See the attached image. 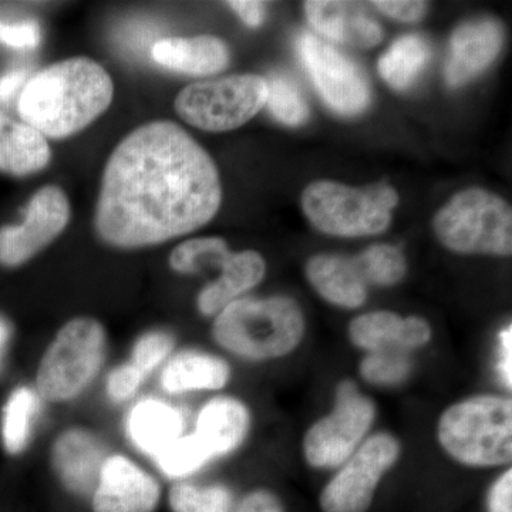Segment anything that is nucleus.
Listing matches in <instances>:
<instances>
[{
  "label": "nucleus",
  "mask_w": 512,
  "mask_h": 512,
  "mask_svg": "<svg viewBox=\"0 0 512 512\" xmlns=\"http://www.w3.org/2000/svg\"><path fill=\"white\" fill-rule=\"evenodd\" d=\"M221 201L210 154L173 121H153L128 134L107 161L94 225L114 247H148L204 227Z\"/></svg>",
  "instance_id": "nucleus-1"
},
{
  "label": "nucleus",
  "mask_w": 512,
  "mask_h": 512,
  "mask_svg": "<svg viewBox=\"0 0 512 512\" xmlns=\"http://www.w3.org/2000/svg\"><path fill=\"white\" fill-rule=\"evenodd\" d=\"M114 84L94 60L73 57L26 82L18 110L23 123L45 137L66 138L92 124L111 104Z\"/></svg>",
  "instance_id": "nucleus-2"
},
{
  "label": "nucleus",
  "mask_w": 512,
  "mask_h": 512,
  "mask_svg": "<svg viewBox=\"0 0 512 512\" xmlns=\"http://www.w3.org/2000/svg\"><path fill=\"white\" fill-rule=\"evenodd\" d=\"M436 440L460 466L476 470L510 466L511 397L480 393L450 404L437 419Z\"/></svg>",
  "instance_id": "nucleus-3"
},
{
  "label": "nucleus",
  "mask_w": 512,
  "mask_h": 512,
  "mask_svg": "<svg viewBox=\"0 0 512 512\" xmlns=\"http://www.w3.org/2000/svg\"><path fill=\"white\" fill-rule=\"evenodd\" d=\"M305 316L289 296L245 298L229 303L215 319L212 335L228 352L254 362L282 359L301 345Z\"/></svg>",
  "instance_id": "nucleus-4"
},
{
  "label": "nucleus",
  "mask_w": 512,
  "mask_h": 512,
  "mask_svg": "<svg viewBox=\"0 0 512 512\" xmlns=\"http://www.w3.org/2000/svg\"><path fill=\"white\" fill-rule=\"evenodd\" d=\"M301 204L303 214L323 234L369 237L389 228L399 195L386 184L353 188L322 180L305 188Z\"/></svg>",
  "instance_id": "nucleus-5"
},
{
  "label": "nucleus",
  "mask_w": 512,
  "mask_h": 512,
  "mask_svg": "<svg viewBox=\"0 0 512 512\" xmlns=\"http://www.w3.org/2000/svg\"><path fill=\"white\" fill-rule=\"evenodd\" d=\"M433 227L441 244L457 254L511 255V207L493 192H458L437 212Z\"/></svg>",
  "instance_id": "nucleus-6"
},
{
  "label": "nucleus",
  "mask_w": 512,
  "mask_h": 512,
  "mask_svg": "<svg viewBox=\"0 0 512 512\" xmlns=\"http://www.w3.org/2000/svg\"><path fill=\"white\" fill-rule=\"evenodd\" d=\"M106 335L97 320L74 319L53 340L40 363L37 390L49 402H63L83 392L99 373Z\"/></svg>",
  "instance_id": "nucleus-7"
},
{
  "label": "nucleus",
  "mask_w": 512,
  "mask_h": 512,
  "mask_svg": "<svg viewBox=\"0 0 512 512\" xmlns=\"http://www.w3.org/2000/svg\"><path fill=\"white\" fill-rule=\"evenodd\" d=\"M376 419V404L352 380L338 384L332 410L306 430L302 454L315 470H335L367 439Z\"/></svg>",
  "instance_id": "nucleus-8"
},
{
  "label": "nucleus",
  "mask_w": 512,
  "mask_h": 512,
  "mask_svg": "<svg viewBox=\"0 0 512 512\" xmlns=\"http://www.w3.org/2000/svg\"><path fill=\"white\" fill-rule=\"evenodd\" d=\"M268 84L256 74L190 84L178 94L174 107L192 127L229 131L244 126L266 104Z\"/></svg>",
  "instance_id": "nucleus-9"
},
{
  "label": "nucleus",
  "mask_w": 512,
  "mask_h": 512,
  "mask_svg": "<svg viewBox=\"0 0 512 512\" xmlns=\"http://www.w3.org/2000/svg\"><path fill=\"white\" fill-rule=\"evenodd\" d=\"M400 456L402 443L390 431L367 437L323 487L319 498L322 511L367 512L377 488Z\"/></svg>",
  "instance_id": "nucleus-10"
},
{
  "label": "nucleus",
  "mask_w": 512,
  "mask_h": 512,
  "mask_svg": "<svg viewBox=\"0 0 512 512\" xmlns=\"http://www.w3.org/2000/svg\"><path fill=\"white\" fill-rule=\"evenodd\" d=\"M296 49L323 101L342 116H357L370 103L369 82L352 60L311 33L296 40Z\"/></svg>",
  "instance_id": "nucleus-11"
},
{
  "label": "nucleus",
  "mask_w": 512,
  "mask_h": 512,
  "mask_svg": "<svg viewBox=\"0 0 512 512\" xmlns=\"http://www.w3.org/2000/svg\"><path fill=\"white\" fill-rule=\"evenodd\" d=\"M70 220L62 188L47 185L33 195L20 225L0 228V264L19 266L59 237Z\"/></svg>",
  "instance_id": "nucleus-12"
},
{
  "label": "nucleus",
  "mask_w": 512,
  "mask_h": 512,
  "mask_svg": "<svg viewBox=\"0 0 512 512\" xmlns=\"http://www.w3.org/2000/svg\"><path fill=\"white\" fill-rule=\"evenodd\" d=\"M348 338L365 353L402 350L410 353L426 348L433 339L430 323L420 316H400L390 311H373L356 316L348 326Z\"/></svg>",
  "instance_id": "nucleus-13"
},
{
  "label": "nucleus",
  "mask_w": 512,
  "mask_h": 512,
  "mask_svg": "<svg viewBox=\"0 0 512 512\" xmlns=\"http://www.w3.org/2000/svg\"><path fill=\"white\" fill-rule=\"evenodd\" d=\"M160 487L153 477L121 456L104 461L93 498L94 512H153Z\"/></svg>",
  "instance_id": "nucleus-14"
},
{
  "label": "nucleus",
  "mask_w": 512,
  "mask_h": 512,
  "mask_svg": "<svg viewBox=\"0 0 512 512\" xmlns=\"http://www.w3.org/2000/svg\"><path fill=\"white\" fill-rule=\"evenodd\" d=\"M503 43V28L493 19L471 20L458 26L451 36L444 69L448 86H463L483 73L500 55Z\"/></svg>",
  "instance_id": "nucleus-15"
},
{
  "label": "nucleus",
  "mask_w": 512,
  "mask_h": 512,
  "mask_svg": "<svg viewBox=\"0 0 512 512\" xmlns=\"http://www.w3.org/2000/svg\"><path fill=\"white\" fill-rule=\"evenodd\" d=\"M306 18L319 35L340 45L370 49L379 45L383 30L376 20L352 2H305Z\"/></svg>",
  "instance_id": "nucleus-16"
},
{
  "label": "nucleus",
  "mask_w": 512,
  "mask_h": 512,
  "mask_svg": "<svg viewBox=\"0 0 512 512\" xmlns=\"http://www.w3.org/2000/svg\"><path fill=\"white\" fill-rule=\"evenodd\" d=\"M154 62L188 76H210L227 69L229 50L214 36L168 37L151 47Z\"/></svg>",
  "instance_id": "nucleus-17"
},
{
  "label": "nucleus",
  "mask_w": 512,
  "mask_h": 512,
  "mask_svg": "<svg viewBox=\"0 0 512 512\" xmlns=\"http://www.w3.org/2000/svg\"><path fill=\"white\" fill-rule=\"evenodd\" d=\"M306 278L330 305L357 309L366 302L367 284L355 261L338 255H316L306 264Z\"/></svg>",
  "instance_id": "nucleus-18"
},
{
  "label": "nucleus",
  "mask_w": 512,
  "mask_h": 512,
  "mask_svg": "<svg viewBox=\"0 0 512 512\" xmlns=\"http://www.w3.org/2000/svg\"><path fill=\"white\" fill-rule=\"evenodd\" d=\"M221 276L202 289L198 309L205 316L217 315L242 293L261 284L266 274L265 259L258 252H229L220 266Z\"/></svg>",
  "instance_id": "nucleus-19"
},
{
  "label": "nucleus",
  "mask_w": 512,
  "mask_h": 512,
  "mask_svg": "<svg viewBox=\"0 0 512 512\" xmlns=\"http://www.w3.org/2000/svg\"><path fill=\"white\" fill-rule=\"evenodd\" d=\"M100 441L82 430H70L56 441L53 463L63 483L74 493H89L104 464Z\"/></svg>",
  "instance_id": "nucleus-20"
},
{
  "label": "nucleus",
  "mask_w": 512,
  "mask_h": 512,
  "mask_svg": "<svg viewBox=\"0 0 512 512\" xmlns=\"http://www.w3.org/2000/svg\"><path fill=\"white\" fill-rule=\"evenodd\" d=\"M251 414L247 406L232 397H217L202 407L195 434L212 457L227 456L247 437Z\"/></svg>",
  "instance_id": "nucleus-21"
},
{
  "label": "nucleus",
  "mask_w": 512,
  "mask_h": 512,
  "mask_svg": "<svg viewBox=\"0 0 512 512\" xmlns=\"http://www.w3.org/2000/svg\"><path fill=\"white\" fill-rule=\"evenodd\" d=\"M49 143L42 133L23 121L0 113V170L25 177L37 173L49 164Z\"/></svg>",
  "instance_id": "nucleus-22"
},
{
  "label": "nucleus",
  "mask_w": 512,
  "mask_h": 512,
  "mask_svg": "<svg viewBox=\"0 0 512 512\" xmlns=\"http://www.w3.org/2000/svg\"><path fill=\"white\" fill-rule=\"evenodd\" d=\"M183 426L181 414L157 400L138 403L131 410L127 424L131 441L143 453L154 457L181 437Z\"/></svg>",
  "instance_id": "nucleus-23"
},
{
  "label": "nucleus",
  "mask_w": 512,
  "mask_h": 512,
  "mask_svg": "<svg viewBox=\"0 0 512 512\" xmlns=\"http://www.w3.org/2000/svg\"><path fill=\"white\" fill-rule=\"evenodd\" d=\"M231 370L220 357L201 352H183L163 372L161 382L168 393L191 390H220L228 383Z\"/></svg>",
  "instance_id": "nucleus-24"
},
{
  "label": "nucleus",
  "mask_w": 512,
  "mask_h": 512,
  "mask_svg": "<svg viewBox=\"0 0 512 512\" xmlns=\"http://www.w3.org/2000/svg\"><path fill=\"white\" fill-rule=\"evenodd\" d=\"M430 46L423 37H400L379 60V73L394 90H406L430 59Z\"/></svg>",
  "instance_id": "nucleus-25"
},
{
  "label": "nucleus",
  "mask_w": 512,
  "mask_h": 512,
  "mask_svg": "<svg viewBox=\"0 0 512 512\" xmlns=\"http://www.w3.org/2000/svg\"><path fill=\"white\" fill-rule=\"evenodd\" d=\"M39 407V397L29 387L10 394L2 417V439L8 453L18 454L28 446Z\"/></svg>",
  "instance_id": "nucleus-26"
},
{
  "label": "nucleus",
  "mask_w": 512,
  "mask_h": 512,
  "mask_svg": "<svg viewBox=\"0 0 512 512\" xmlns=\"http://www.w3.org/2000/svg\"><path fill=\"white\" fill-rule=\"evenodd\" d=\"M353 261L367 285L393 286L402 282L407 272L406 256L394 245H373Z\"/></svg>",
  "instance_id": "nucleus-27"
},
{
  "label": "nucleus",
  "mask_w": 512,
  "mask_h": 512,
  "mask_svg": "<svg viewBox=\"0 0 512 512\" xmlns=\"http://www.w3.org/2000/svg\"><path fill=\"white\" fill-rule=\"evenodd\" d=\"M360 377L376 387H397L413 373L409 353L402 350H380L366 353L359 365Z\"/></svg>",
  "instance_id": "nucleus-28"
},
{
  "label": "nucleus",
  "mask_w": 512,
  "mask_h": 512,
  "mask_svg": "<svg viewBox=\"0 0 512 512\" xmlns=\"http://www.w3.org/2000/svg\"><path fill=\"white\" fill-rule=\"evenodd\" d=\"M210 450L197 434L178 437L156 456L158 467L168 477H185L195 473L212 460Z\"/></svg>",
  "instance_id": "nucleus-29"
},
{
  "label": "nucleus",
  "mask_w": 512,
  "mask_h": 512,
  "mask_svg": "<svg viewBox=\"0 0 512 512\" xmlns=\"http://www.w3.org/2000/svg\"><path fill=\"white\" fill-rule=\"evenodd\" d=\"M229 249L224 239L194 238L178 245L170 256V264L180 274H197L204 266H221Z\"/></svg>",
  "instance_id": "nucleus-30"
},
{
  "label": "nucleus",
  "mask_w": 512,
  "mask_h": 512,
  "mask_svg": "<svg viewBox=\"0 0 512 512\" xmlns=\"http://www.w3.org/2000/svg\"><path fill=\"white\" fill-rule=\"evenodd\" d=\"M170 505L174 512H231L232 495L221 485L178 484L171 488Z\"/></svg>",
  "instance_id": "nucleus-31"
},
{
  "label": "nucleus",
  "mask_w": 512,
  "mask_h": 512,
  "mask_svg": "<svg viewBox=\"0 0 512 512\" xmlns=\"http://www.w3.org/2000/svg\"><path fill=\"white\" fill-rule=\"evenodd\" d=\"M268 96L266 104L272 116L286 126H301L308 120L309 109L295 84L282 76H274L266 80Z\"/></svg>",
  "instance_id": "nucleus-32"
},
{
  "label": "nucleus",
  "mask_w": 512,
  "mask_h": 512,
  "mask_svg": "<svg viewBox=\"0 0 512 512\" xmlns=\"http://www.w3.org/2000/svg\"><path fill=\"white\" fill-rule=\"evenodd\" d=\"M173 346V338L170 335H165L163 332L148 333L138 340L136 348H134L133 365L143 375H147L150 370L160 365L165 357L170 355Z\"/></svg>",
  "instance_id": "nucleus-33"
},
{
  "label": "nucleus",
  "mask_w": 512,
  "mask_h": 512,
  "mask_svg": "<svg viewBox=\"0 0 512 512\" xmlns=\"http://www.w3.org/2000/svg\"><path fill=\"white\" fill-rule=\"evenodd\" d=\"M0 42L15 49H35L40 43V28L33 20L5 23L0 20Z\"/></svg>",
  "instance_id": "nucleus-34"
},
{
  "label": "nucleus",
  "mask_w": 512,
  "mask_h": 512,
  "mask_svg": "<svg viewBox=\"0 0 512 512\" xmlns=\"http://www.w3.org/2000/svg\"><path fill=\"white\" fill-rule=\"evenodd\" d=\"M144 376L146 375H143L134 365H124L114 370L109 377V384H107L111 399L121 402V400L133 396L143 382Z\"/></svg>",
  "instance_id": "nucleus-35"
},
{
  "label": "nucleus",
  "mask_w": 512,
  "mask_h": 512,
  "mask_svg": "<svg viewBox=\"0 0 512 512\" xmlns=\"http://www.w3.org/2000/svg\"><path fill=\"white\" fill-rule=\"evenodd\" d=\"M373 5L389 18L402 22H416L427 12V3L416 0H379L373 2Z\"/></svg>",
  "instance_id": "nucleus-36"
},
{
  "label": "nucleus",
  "mask_w": 512,
  "mask_h": 512,
  "mask_svg": "<svg viewBox=\"0 0 512 512\" xmlns=\"http://www.w3.org/2000/svg\"><path fill=\"white\" fill-rule=\"evenodd\" d=\"M488 512H512V470L503 471L488 493Z\"/></svg>",
  "instance_id": "nucleus-37"
},
{
  "label": "nucleus",
  "mask_w": 512,
  "mask_h": 512,
  "mask_svg": "<svg viewBox=\"0 0 512 512\" xmlns=\"http://www.w3.org/2000/svg\"><path fill=\"white\" fill-rule=\"evenodd\" d=\"M235 512H285V508L272 491L255 490L245 495Z\"/></svg>",
  "instance_id": "nucleus-38"
},
{
  "label": "nucleus",
  "mask_w": 512,
  "mask_h": 512,
  "mask_svg": "<svg viewBox=\"0 0 512 512\" xmlns=\"http://www.w3.org/2000/svg\"><path fill=\"white\" fill-rule=\"evenodd\" d=\"M512 355V328L508 325L503 332L500 333L498 338V352H497V370L500 373L501 380L505 386L511 389L512 372H511V357Z\"/></svg>",
  "instance_id": "nucleus-39"
},
{
  "label": "nucleus",
  "mask_w": 512,
  "mask_h": 512,
  "mask_svg": "<svg viewBox=\"0 0 512 512\" xmlns=\"http://www.w3.org/2000/svg\"><path fill=\"white\" fill-rule=\"evenodd\" d=\"M228 6L237 13L242 22L248 25L249 28H258L264 22L265 5L262 2L234 0V2H228Z\"/></svg>",
  "instance_id": "nucleus-40"
},
{
  "label": "nucleus",
  "mask_w": 512,
  "mask_h": 512,
  "mask_svg": "<svg viewBox=\"0 0 512 512\" xmlns=\"http://www.w3.org/2000/svg\"><path fill=\"white\" fill-rule=\"evenodd\" d=\"M28 82V73L25 70H13L0 77V103L12 100L15 94L25 87Z\"/></svg>",
  "instance_id": "nucleus-41"
},
{
  "label": "nucleus",
  "mask_w": 512,
  "mask_h": 512,
  "mask_svg": "<svg viewBox=\"0 0 512 512\" xmlns=\"http://www.w3.org/2000/svg\"><path fill=\"white\" fill-rule=\"evenodd\" d=\"M10 338V325L5 318L0 316V363H2L3 353H5L6 345Z\"/></svg>",
  "instance_id": "nucleus-42"
}]
</instances>
